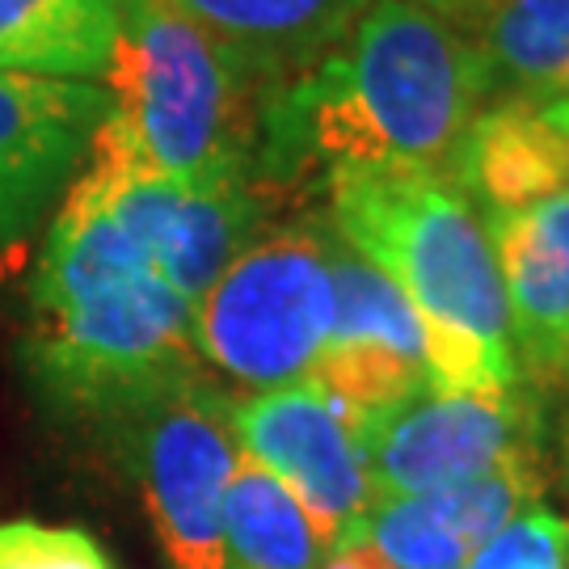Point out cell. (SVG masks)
Segmentation results:
<instances>
[{"mask_svg":"<svg viewBox=\"0 0 569 569\" xmlns=\"http://www.w3.org/2000/svg\"><path fill=\"white\" fill-rule=\"evenodd\" d=\"M540 114H545L557 131H566L569 136V98H561V102H552V106H540Z\"/></svg>","mask_w":569,"mask_h":569,"instance_id":"22","label":"cell"},{"mask_svg":"<svg viewBox=\"0 0 569 569\" xmlns=\"http://www.w3.org/2000/svg\"><path fill=\"white\" fill-rule=\"evenodd\" d=\"M371 498H422L540 456V413L528 392L422 388L355 422Z\"/></svg>","mask_w":569,"mask_h":569,"instance_id":"8","label":"cell"},{"mask_svg":"<svg viewBox=\"0 0 569 569\" xmlns=\"http://www.w3.org/2000/svg\"><path fill=\"white\" fill-rule=\"evenodd\" d=\"M486 106V68L465 30L418 0H371L308 72L270 89L253 169L266 190L401 173L456 178Z\"/></svg>","mask_w":569,"mask_h":569,"instance_id":"1","label":"cell"},{"mask_svg":"<svg viewBox=\"0 0 569 569\" xmlns=\"http://www.w3.org/2000/svg\"><path fill=\"white\" fill-rule=\"evenodd\" d=\"M569 519L531 502L519 510L498 536H489L477 552H468L460 569H566Z\"/></svg>","mask_w":569,"mask_h":569,"instance_id":"18","label":"cell"},{"mask_svg":"<svg viewBox=\"0 0 569 569\" xmlns=\"http://www.w3.org/2000/svg\"><path fill=\"white\" fill-rule=\"evenodd\" d=\"M422 9H430L435 18H443V21H451L456 30H472L477 21L486 18V13H493L502 0H418Z\"/></svg>","mask_w":569,"mask_h":569,"instance_id":"21","label":"cell"},{"mask_svg":"<svg viewBox=\"0 0 569 569\" xmlns=\"http://www.w3.org/2000/svg\"><path fill=\"white\" fill-rule=\"evenodd\" d=\"M489 106H552L569 98V0H502L468 30Z\"/></svg>","mask_w":569,"mask_h":569,"instance_id":"15","label":"cell"},{"mask_svg":"<svg viewBox=\"0 0 569 569\" xmlns=\"http://www.w3.org/2000/svg\"><path fill=\"white\" fill-rule=\"evenodd\" d=\"M81 178L136 232V241L152 253L157 274L190 308L244 244L262 237L274 203V190H266L258 178L178 182L157 173L127 148L110 114L93 131Z\"/></svg>","mask_w":569,"mask_h":569,"instance_id":"7","label":"cell"},{"mask_svg":"<svg viewBox=\"0 0 569 569\" xmlns=\"http://www.w3.org/2000/svg\"><path fill=\"white\" fill-rule=\"evenodd\" d=\"M110 122L127 148L178 182L258 178L270 84L173 0H119L106 68Z\"/></svg>","mask_w":569,"mask_h":569,"instance_id":"4","label":"cell"},{"mask_svg":"<svg viewBox=\"0 0 569 569\" xmlns=\"http://www.w3.org/2000/svg\"><path fill=\"white\" fill-rule=\"evenodd\" d=\"M224 545L241 569H321L329 549L296 493L244 451L224 493Z\"/></svg>","mask_w":569,"mask_h":569,"instance_id":"17","label":"cell"},{"mask_svg":"<svg viewBox=\"0 0 569 569\" xmlns=\"http://www.w3.org/2000/svg\"><path fill=\"white\" fill-rule=\"evenodd\" d=\"M329 317V220L300 216L244 244L190 308V329L203 363L266 392L312 376Z\"/></svg>","mask_w":569,"mask_h":569,"instance_id":"5","label":"cell"},{"mask_svg":"<svg viewBox=\"0 0 569 569\" xmlns=\"http://www.w3.org/2000/svg\"><path fill=\"white\" fill-rule=\"evenodd\" d=\"M486 216H507L569 190V136L536 106L493 102L468 131L460 173Z\"/></svg>","mask_w":569,"mask_h":569,"instance_id":"14","label":"cell"},{"mask_svg":"<svg viewBox=\"0 0 569 569\" xmlns=\"http://www.w3.org/2000/svg\"><path fill=\"white\" fill-rule=\"evenodd\" d=\"M329 224L406 291L439 392H510L519 359L486 211L451 173L329 182Z\"/></svg>","mask_w":569,"mask_h":569,"instance_id":"3","label":"cell"},{"mask_svg":"<svg viewBox=\"0 0 569 569\" xmlns=\"http://www.w3.org/2000/svg\"><path fill=\"white\" fill-rule=\"evenodd\" d=\"M106 114L102 84L0 72V262L77 182Z\"/></svg>","mask_w":569,"mask_h":569,"instance_id":"11","label":"cell"},{"mask_svg":"<svg viewBox=\"0 0 569 569\" xmlns=\"http://www.w3.org/2000/svg\"><path fill=\"white\" fill-rule=\"evenodd\" d=\"M30 305V376L60 413L114 427L203 371L190 305L81 173L51 220Z\"/></svg>","mask_w":569,"mask_h":569,"instance_id":"2","label":"cell"},{"mask_svg":"<svg viewBox=\"0 0 569 569\" xmlns=\"http://www.w3.org/2000/svg\"><path fill=\"white\" fill-rule=\"evenodd\" d=\"M270 89L308 72L371 0H173Z\"/></svg>","mask_w":569,"mask_h":569,"instance_id":"13","label":"cell"},{"mask_svg":"<svg viewBox=\"0 0 569 569\" xmlns=\"http://www.w3.org/2000/svg\"><path fill=\"white\" fill-rule=\"evenodd\" d=\"M519 371L569 385V190L523 211L486 216Z\"/></svg>","mask_w":569,"mask_h":569,"instance_id":"12","label":"cell"},{"mask_svg":"<svg viewBox=\"0 0 569 569\" xmlns=\"http://www.w3.org/2000/svg\"><path fill=\"white\" fill-rule=\"evenodd\" d=\"M566 569H569V557H566Z\"/></svg>","mask_w":569,"mask_h":569,"instance_id":"23","label":"cell"},{"mask_svg":"<svg viewBox=\"0 0 569 569\" xmlns=\"http://www.w3.org/2000/svg\"><path fill=\"white\" fill-rule=\"evenodd\" d=\"M0 569H110V561L89 531L13 519L0 523Z\"/></svg>","mask_w":569,"mask_h":569,"instance_id":"19","label":"cell"},{"mask_svg":"<svg viewBox=\"0 0 569 569\" xmlns=\"http://www.w3.org/2000/svg\"><path fill=\"white\" fill-rule=\"evenodd\" d=\"M119 39V0H0V72L102 81Z\"/></svg>","mask_w":569,"mask_h":569,"instance_id":"16","label":"cell"},{"mask_svg":"<svg viewBox=\"0 0 569 569\" xmlns=\"http://www.w3.org/2000/svg\"><path fill=\"white\" fill-rule=\"evenodd\" d=\"M119 439L148 519L173 569H232L224 545V493L237 468L232 401L203 371L164 388L119 418Z\"/></svg>","mask_w":569,"mask_h":569,"instance_id":"6","label":"cell"},{"mask_svg":"<svg viewBox=\"0 0 569 569\" xmlns=\"http://www.w3.org/2000/svg\"><path fill=\"white\" fill-rule=\"evenodd\" d=\"M321 569H392V561L376 545H367L359 531H350V536L329 545L326 557H321Z\"/></svg>","mask_w":569,"mask_h":569,"instance_id":"20","label":"cell"},{"mask_svg":"<svg viewBox=\"0 0 569 569\" xmlns=\"http://www.w3.org/2000/svg\"><path fill=\"white\" fill-rule=\"evenodd\" d=\"M329 291L333 317L321 359L308 385H317L355 427L380 409L430 388L422 321L406 291L380 266L363 258L329 224Z\"/></svg>","mask_w":569,"mask_h":569,"instance_id":"9","label":"cell"},{"mask_svg":"<svg viewBox=\"0 0 569 569\" xmlns=\"http://www.w3.org/2000/svg\"><path fill=\"white\" fill-rule=\"evenodd\" d=\"M237 448L274 472L308 510L321 540L333 545L371 510V481L355 427L317 385H287L232 401Z\"/></svg>","mask_w":569,"mask_h":569,"instance_id":"10","label":"cell"}]
</instances>
